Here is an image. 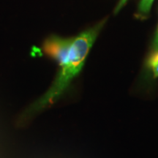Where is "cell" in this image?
<instances>
[{"mask_svg":"<svg viewBox=\"0 0 158 158\" xmlns=\"http://www.w3.org/2000/svg\"><path fill=\"white\" fill-rule=\"evenodd\" d=\"M102 27V23L86 29L73 37L68 56L59 65V70L49 89L26 110L25 116L35 115L52 105L62 96L72 80L84 66L86 56Z\"/></svg>","mask_w":158,"mask_h":158,"instance_id":"cell-1","label":"cell"},{"mask_svg":"<svg viewBox=\"0 0 158 158\" xmlns=\"http://www.w3.org/2000/svg\"><path fill=\"white\" fill-rule=\"evenodd\" d=\"M73 37H62L56 35L47 37L41 45L43 54L55 61L59 66L68 56Z\"/></svg>","mask_w":158,"mask_h":158,"instance_id":"cell-2","label":"cell"},{"mask_svg":"<svg viewBox=\"0 0 158 158\" xmlns=\"http://www.w3.org/2000/svg\"><path fill=\"white\" fill-rule=\"evenodd\" d=\"M149 66L152 71L154 78L158 77V51H156L149 59Z\"/></svg>","mask_w":158,"mask_h":158,"instance_id":"cell-3","label":"cell"},{"mask_svg":"<svg viewBox=\"0 0 158 158\" xmlns=\"http://www.w3.org/2000/svg\"><path fill=\"white\" fill-rule=\"evenodd\" d=\"M153 1L154 0H142L139 6L140 12L142 13H149Z\"/></svg>","mask_w":158,"mask_h":158,"instance_id":"cell-4","label":"cell"},{"mask_svg":"<svg viewBox=\"0 0 158 158\" xmlns=\"http://www.w3.org/2000/svg\"><path fill=\"white\" fill-rule=\"evenodd\" d=\"M153 48H154V50H155V51H158V27H157V33H156L155 40H154Z\"/></svg>","mask_w":158,"mask_h":158,"instance_id":"cell-5","label":"cell"}]
</instances>
